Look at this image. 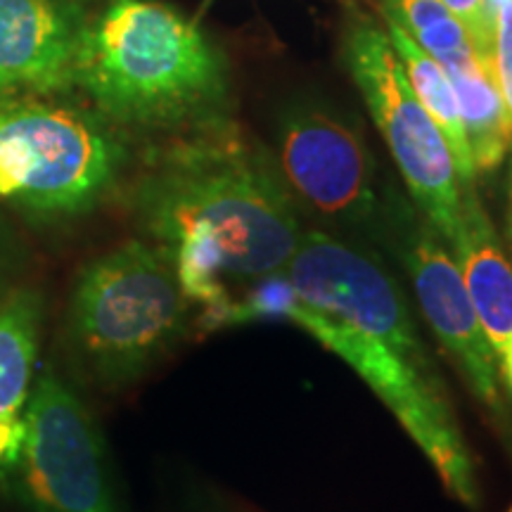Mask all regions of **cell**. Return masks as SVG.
Returning a JSON list of instances; mask_svg holds the SVG:
<instances>
[{"mask_svg": "<svg viewBox=\"0 0 512 512\" xmlns=\"http://www.w3.org/2000/svg\"><path fill=\"white\" fill-rule=\"evenodd\" d=\"M34 512H114L105 448L93 415L55 370L36 377L17 467Z\"/></svg>", "mask_w": 512, "mask_h": 512, "instance_id": "7", "label": "cell"}, {"mask_svg": "<svg viewBox=\"0 0 512 512\" xmlns=\"http://www.w3.org/2000/svg\"><path fill=\"white\" fill-rule=\"evenodd\" d=\"M444 72L456 91L477 174H494L510 152V117L498 83V67L475 55L444 67Z\"/></svg>", "mask_w": 512, "mask_h": 512, "instance_id": "14", "label": "cell"}, {"mask_svg": "<svg viewBox=\"0 0 512 512\" xmlns=\"http://www.w3.org/2000/svg\"><path fill=\"white\" fill-rule=\"evenodd\" d=\"M283 178L323 219L361 226L375 211V166L363 138L337 114L292 107L278 128Z\"/></svg>", "mask_w": 512, "mask_h": 512, "instance_id": "9", "label": "cell"}, {"mask_svg": "<svg viewBox=\"0 0 512 512\" xmlns=\"http://www.w3.org/2000/svg\"><path fill=\"white\" fill-rule=\"evenodd\" d=\"M133 211L185 302L200 309L204 332L235 297L233 283L283 271L304 233L283 178L230 121L159 155L136 185Z\"/></svg>", "mask_w": 512, "mask_h": 512, "instance_id": "1", "label": "cell"}, {"mask_svg": "<svg viewBox=\"0 0 512 512\" xmlns=\"http://www.w3.org/2000/svg\"><path fill=\"white\" fill-rule=\"evenodd\" d=\"M444 3L465 27L479 60L496 64V41L486 34L484 27V0H444Z\"/></svg>", "mask_w": 512, "mask_h": 512, "instance_id": "18", "label": "cell"}, {"mask_svg": "<svg viewBox=\"0 0 512 512\" xmlns=\"http://www.w3.org/2000/svg\"><path fill=\"white\" fill-rule=\"evenodd\" d=\"M188 318L176 273L150 240H128L81 268L69 299V339L88 373L124 384L181 337Z\"/></svg>", "mask_w": 512, "mask_h": 512, "instance_id": "5", "label": "cell"}, {"mask_svg": "<svg viewBox=\"0 0 512 512\" xmlns=\"http://www.w3.org/2000/svg\"><path fill=\"white\" fill-rule=\"evenodd\" d=\"M387 27L389 41H392L396 55H399L403 67H406L415 98L422 102V107H425L434 124H437L448 150H451L460 192L477 190V169L475 162H472L470 145H467L460 105L444 67L432 55H427L392 19H387Z\"/></svg>", "mask_w": 512, "mask_h": 512, "instance_id": "15", "label": "cell"}, {"mask_svg": "<svg viewBox=\"0 0 512 512\" xmlns=\"http://www.w3.org/2000/svg\"><path fill=\"white\" fill-rule=\"evenodd\" d=\"M88 0H0V102L74 91Z\"/></svg>", "mask_w": 512, "mask_h": 512, "instance_id": "11", "label": "cell"}, {"mask_svg": "<svg viewBox=\"0 0 512 512\" xmlns=\"http://www.w3.org/2000/svg\"><path fill=\"white\" fill-rule=\"evenodd\" d=\"M124 133L55 95L0 102V202L46 221L86 214L126 169Z\"/></svg>", "mask_w": 512, "mask_h": 512, "instance_id": "4", "label": "cell"}, {"mask_svg": "<svg viewBox=\"0 0 512 512\" xmlns=\"http://www.w3.org/2000/svg\"><path fill=\"white\" fill-rule=\"evenodd\" d=\"M287 278L313 309L387 344L422 373L434 375L399 283L366 249L328 233H302Z\"/></svg>", "mask_w": 512, "mask_h": 512, "instance_id": "8", "label": "cell"}, {"mask_svg": "<svg viewBox=\"0 0 512 512\" xmlns=\"http://www.w3.org/2000/svg\"><path fill=\"white\" fill-rule=\"evenodd\" d=\"M508 512H512V505H510V510H508Z\"/></svg>", "mask_w": 512, "mask_h": 512, "instance_id": "20", "label": "cell"}, {"mask_svg": "<svg viewBox=\"0 0 512 512\" xmlns=\"http://www.w3.org/2000/svg\"><path fill=\"white\" fill-rule=\"evenodd\" d=\"M347 62L415 204L451 247L460 226L456 164L437 124L415 98L392 41L377 27L363 24L351 31Z\"/></svg>", "mask_w": 512, "mask_h": 512, "instance_id": "6", "label": "cell"}, {"mask_svg": "<svg viewBox=\"0 0 512 512\" xmlns=\"http://www.w3.org/2000/svg\"><path fill=\"white\" fill-rule=\"evenodd\" d=\"M510 0H484V27L486 34L496 41V29H498V15L508 5Z\"/></svg>", "mask_w": 512, "mask_h": 512, "instance_id": "19", "label": "cell"}, {"mask_svg": "<svg viewBox=\"0 0 512 512\" xmlns=\"http://www.w3.org/2000/svg\"><path fill=\"white\" fill-rule=\"evenodd\" d=\"M41 297L17 290L0 304V479L15 472L27 430L41 342Z\"/></svg>", "mask_w": 512, "mask_h": 512, "instance_id": "13", "label": "cell"}, {"mask_svg": "<svg viewBox=\"0 0 512 512\" xmlns=\"http://www.w3.org/2000/svg\"><path fill=\"white\" fill-rule=\"evenodd\" d=\"M451 252L494 349L498 375L512 394V261L479 202L477 190L460 192V226Z\"/></svg>", "mask_w": 512, "mask_h": 512, "instance_id": "12", "label": "cell"}, {"mask_svg": "<svg viewBox=\"0 0 512 512\" xmlns=\"http://www.w3.org/2000/svg\"><path fill=\"white\" fill-rule=\"evenodd\" d=\"M74 88L121 131L188 136L230 121L223 55L197 22L157 0H110L93 12Z\"/></svg>", "mask_w": 512, "mask_h": 512, "instance_id": "2", "label": "cell"}, {"mask_svg": "<svg viewBox=\"0 0 512 512\" xmlns=\"http://www.w3.org/2000/svg\"><path fill=\"white\" fill-rule=\"evenodd\" d=\"M387 19L399 24L441 67L477 55L465 27L444 0H387Z\"/></svg>", "mask_w": 512, "mask_h": 512, "instance_id": "16", "label": "cell"}, {"mask_svg": "<svg viewBox=\"0 0 512 512\" xmlns=\"http://www.w3.org/2000/svg\"><path fill=\"white\" fill-rule=\"evenodd\" d=\"M261 318L290 320L342 358L392 411L422 456L430 460L448 494L467 508H477L475 463L446 401L441 399L434 375L422 373L387 344L313 309L299 297L287 275L271 273L256 278L249 290L230 299L216 328H238Z\"/></svg>", "mask_w": 512, "mask_h": 512, "instance_id": "3", "label": "cell"}, {"mask_svg": "<svg viewBox=\"0 0 512 512\" xmlns=\"http://www.w3.org/2000/svg\"><path fill=\"white\" fill-rule=\"evenodd\" d=\"M496 67H498V83H501V93L510 117V150H512V0L501 10V15H498ZM508 242L512 249V169H510V190H508Z\"/></svg>", "mask_w": 512, "mask_h": 512, "instance_id": "17", "label": "cell"}, {"mask_svg": "<svg viewBox=\"0 0 512 512\" xmlns=\"http://www.w3.org/2000/svg\"><path fill=\"white\" fill-rule=\"evenodd\" d=\"M403 233L396 249L425 320L463 370L477 399L491 411H501V375L494 349L472 306L456 256L430 223Z\"/></svg>", "mask_w": 512, "mask_h": 512, "instance_id": "10", "label": "cell"}]
</instances>
